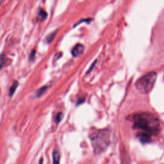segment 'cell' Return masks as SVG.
<instances>
[{"instance_id": "obj_1", "label": "cell", "mask_w": 164, "mask_h": 164, "mask_svg": "<svg viewBox=\"0 0 164 164\" xmlns=\"http://www.w3.org/2000/svg\"><path fill=\"white\" fill-rule=\"evenodd\" d=\"M133 128L142 130L143 132L156 135L160 132V123L156 115L150 112H139L133 116Z\"/></svg>"}, {"instance_id": "obj_2", "label": "cell", "mask_w": 164, "mask_h": 164, "mask_svg": "<svg viewBox=\"0 0 164 164\" xmlns=\"http://www.w3.org/2000/svg\"><path fill=\"white\" fill-rule=\"evenodd\" d=\"M90 139L94 153L99 155L105 151L110 143V132L109 130H97L91 133Z\"/></svg>"}, {"instance_id": "obj_3", "label": "cell", "mask_w": 164, "mask_h": 164, "mask_svg": "<svg viewBox=\"0 0 164 164\" xmlns=\"http://www.w3.org/2000/svg\"><path fill=\"white\" fill-rule=\"evenodd\" d=\"M157 78V74L152 71L139 78L135 83L137 90L140 93L146 94L153 89Z\"/></svg>"}, {"instance_id": "obj_4", "label": "cell", "mask_w": 164, "mask_h": 164, "mask_svg": "<svg viewBox=\"0 0 164 164\" xmlns=\"http://www.w3.org/2000/svg\"><path fill=\"white\" fill-rule=\"evenodd\" d=\"M84 51V46L81 44H77L75 45V46L73 48V50L71 51V53L73 57H79Z\"/></svg>"}, {"instance_id": "obj_5", "label": "cell", "mask_w": 164, "mask_h": 164, "mask_svg": "<svg viewBox=\"0 0 164 164\" xmlns=\"http://www.w3.org/2000/svg\"><path fill=\"white\" fill-rule=\"evenodd\" d=\"M151 136L150 134L146 133V132H141L139 133V135H137V137L139 138V139L141 142L142 143H148L151 140Z\"/></svg>"}, {"instance_id": "obj_6", "label": "cell", "mask_w": 164, "mask_h": 164, "mask_svg": "<svg viewBox=\"0 0 164 164\" xmlns=\"http://www.w3.org/2000/svg\"><path fill=\"white\" fill-rule=\"evenodd\" d=\"M47 16H48L47 12H46L45 11H44L43 9L41 8L40 10H39V12L38 13V16L37 18V19L38 21H43L45 20L46 19Z\"/></svg>"}, {"instance_id": "obj_7", "label": "cell", "mask_w": 164, "mask_h": 164, "mask_svg": "<svg viewBox=\"0 0 164 164\" xmlns=\"http://www.w3.org/2000/svg\"><path fill=\"white\" fill-rule=\"evenodd\" d=\"M53 164H60V154L58 151H55L53 154Z\"/></svg>"}, {"instance_id": "obj_8", "label": "cell", "mask_w": 164, "mask_h": 164, "mask_svg": "<svg viewBox=\"0 0 164 164\" xmlns=\"http://www.w3.org/2000/svg\"><path fill=\"white\" fill-rule=\"evenodd\" d=\"M18 85H19V83H18V81H14V83H13L11 87L10 88L9 93H8L9 96H13V94H14V93H15L16 88H17L18 87Z\"/></svg>"}, {"instance_id": "obj_9", "label": "cell", "mask_w": 164, "mask_h": 164, "mask_svg": "<svg viewBox=\"0 0 164 164\" xmlns=\"http://www.w3.org/2000/svg\"><path fill=\"white\" fill-rule=\"evenodd\" d=\"M47 87L46 86H43V87H42L41 88H39V89L37 90V93H36V96H37V97H41V96H42V94H43L46 90H47Z\"/></svg>"}, {"instance_id": "obj_10", "label": "cell", "mask_w": 164, "mask_h": 164, "mask_svg": "<svg viewBox=\"0 0 164 164\" xmlns=\"http://www.w3.org/2000/svg\"><path fill=\"white\" fill-rule=\"evenodd\" d=\"M6 58L5 55H0V70L2 69V68L4 67V65L6 63Z\"/></svg>"}, {"instance_id": "obj_11", "label": "cell", "mask_w": 164, "mask_h": 164, "mask_svg": "<svg viewBox=\"0 0 164 164\" xmlns=\"http://www.w3.org/2000/svg\"><path fill=\"white\" fill-rule=\"evenodd\" d=\"M62 117H63V114L62 113H58L57 115V116H56V118H55V123L56 124H58L60 122L61 120L62 119Z\"/></svg>"}, {"instance_id": "obj_12", "label": "cell", "mask_w": 164, "mask_h": 164, "mask_svg": "<svg viewBox=\"0 0 164 164\" xmlns=\"http://www.w3.org/2000/svg\"><path fill=\"white\" fill-rule=\"evenodd\" d=\"M55 36V33H53V34H51L50 35H49L48 36V37H46V41L48 42V43H50V42L53 40Z\"/></svg>"}, {"instance_id": "obj_13", "label": "cell", "mask_w": 164, "mask_h": 164, "mask_svg": "<svg viewBox=\"0 0 164 164\" xmlns=\"http://www.w3.org/2000/svg\"><path fill=\"white\" fill-rule=\"evenodd\" d=\"M35 51L33 50L32 51V53H30V55H29V60H33L35 58Z\"/></svg>"}, {"instance_id": "obj_14", "label": "cell", "mask_w": 164, "mask_h": 164, "mask_svg": "<svg viewBox=\"0 0 164 164\" xmlns=\"http://www.w3.org/2000/svg\"><path fill=\"white\" fill-rule=\"evenodd\" d=\"M42 162H43V160H42V158H41L40 160V164H42Z\"/></svg>"}]
</instances>
